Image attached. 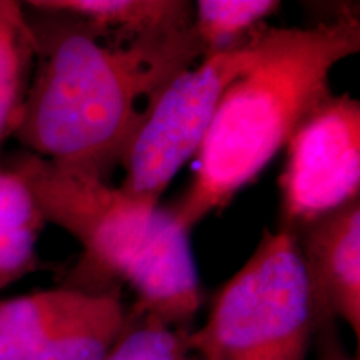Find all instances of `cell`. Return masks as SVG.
<instances>
[{
  "instance_id": "1",
  "label": "cell",
  "mask_w": 360,
  "mask_h": 360,
  "mask_svg": "<svg viewBox=\"0 0 360 360\" xmlns=\"http://www.w3.org/2000/svg\"><path fill=\"white\" fill-rule=\"evenodd\" d=\"M32 12L37 57L13 135L57 167L109 182L160 90L204 51L193 29L114 45L79 17Z\"/></svg>"
},
{
  "instance_id": "2",
  "label": "cell",
  "mask_w": 360,
  "mask_h": 360,
  "mask_svg": "<svg viewBox=\"0 0 360 360\" xmlns=\"http://www.w3.org/2000/svg\"><path fill=\"white\" fill-rule=\"evenodd\" d=\"M6 164L32 191L45 222L82 245L64 287L107 292L129 283L134 309L186 328L202 305V287L187 231L169 207L134 199L109 182L72 174L22 152Z\"/></svg>"
},
{
  "instance_id": "3",
  "label": "cell",
  "mask_w": 360,
  "mask_h": 360,
  "mask_svg": "<svg viewBox=\"0 0 360 360\" xmlns=\"http://www.w3.org/2000/svg\"><path fill=\"white\" fill-rule=\"evenodd\" d=\"M360 51L352 12L309 29H278L260 60L229 85L197 150L192 180L170 212L187 231L254 182L299 125L330 96V72Z\"/></svg>"
},
{
  "instance_id": "4",
  "label": "cell",
  "mask_w": 360,
  "mask_h": 360,
  "mask_svg": "<svg viewBox=\"0 0 360 360\" xmlns=\"http://www.w3.org/2000/svg\"><path fill=\"white\" fill-rule=\"evenodd\" d=\"M315 314L297 237L265 231L220 287L204 327L188 330L197 360H307Z\"/></svg>"
},
{
  "instance_id": "5",
  "label": "cell",
  "mask_w": 360,
  "mask_h": 360,
  "mask_svg": "<svg viewBox=\"0 0 360 360\" xmlns=\"http://www.w3.org/2000/svg\"><path fill=\"white\" fill-rule=\"evenodd\" d=\"M272 34L274 27L267 25L244 47L200 58L165 84L120 162V191L159 204L179 170L199 150L225 90L257 64Z\"/></svg>"
},
{
  "instance_id": "6",
  "label": "cell",
  "mask_w": 360,
  "mask_h": 360,
  "mask_svg": "<svg viewBox=\"0 0 360 360\" xmlns=\"http://www.w3.org/2000/svg\"><path fill=\"white\" fill-rule=\"evenodd\" d=\"M278 231H302L360 199V102L330 94L314 107L285 143Z\"/></svg>"
},
{
  "instance_id": "7",
  "label": "cell",
  "mask_w": 360,
  "mask_h": 360,
  "mask_svg": "<svg viewBox=\"0 0 360 360\" xmlns=\"http://www.w3.org/2000/svg\"><path fill=\"white\" fill-rule=\"evenodd\" d=\"M127 317L119 290L62 285L0 299V360H103Z\"/></svg>"
},
{
  "instance_id": "8",
  "label": "cell",
  "mask_w": 360,
  "mask_h": 360,
  "mask_svg": "<svg viewBox=\"0 0 360 360\" xmlns=\"http://www.w3.org/2000/svg\"><path fill=\"white\" fill-rule=\"evenodd\" d=\"M315 330L345 322L360 337V199L295 233Z\"/></svg>"
},
{
  "instance_id": "9",
  "label": "cell",
  "mask_w": 360,
  "mask_h": 360,
  "mask_svg": "<svg viewBox=\"0 0 360 360\" xmlns=\"http://www.w3.org/2000/svg\"><path fill=\"white\" fill-rule=\"evenodd\" d=\"M25 6L79 17L114 45L180 32L193 24V4L187 0H32Z\"/></svg>"
},
{
  "instance_id": "10",
  "label": "cell",
  "mask_w": 360,
  "mask_h": 360,
  "mask_svg": "<svg viewBox=\"0 0 360 360\" xmlns=\"http://www.w3.org/2000/svg\"><path fill=\"white\" fill-rule=\"evenodd\" d=\"M45 224L22 175L0 164V290L42 269L37 244Z\"/></svg>"
},
{
  "instance_id": "11",
  "label": "cell",
  "mask_w": 360,
  "mask_h": 360,
  "mask_svg": "<svg viewBox=\"0 0 360 360\" xmlns=\"http://www.w3.org/2000/svg\"><path fill=\"white\" fill-rule=\"evenodd\" d=\"M37 40L24 4L0 0V147L19 127Z\"/></svg>"
},
{
  "instance_id": "12",
  "label": "cell",
  "mask_w": 360,
  "mask_h": 360,
  "mask_svg": "<svg viewBox=\"0 0 360 360\" xmlns=\"http://www.w3.org/2000/svg\"><path fill=\"white\" fill-rule=\"evenodd\" d=\"M277 0H199L193 7V34L204 57L236 51L267 27L265 19L281 8Z\"/></svg>"
},
{
  "instance_id": "13",
  "label": "cell",
  "mask_w": 360,
  "mask_h": 360,
  "mask_svg": "<svg viewBox=\"0 0 360 360\" xmlns=\"http://www.w3.org/2000/svg\"><path fill=\"white\" fill-rule=\"evenodd\" d=\"M188 328H175L154 315L129 310L122 335L103 360H182Z\"/></svg>"
},
{
  "instance_id": "14",
  "label": "cell",
  "mask_w": 360,
  "mask_h": 360,
  "mask_svg": "<svg viewBox=\"0 0 360 360\" xmlns=\"http://www.w3.org/2000/svg\"><path fill=\"white\" fill-rule=\"evenodd\" d=\"M334 327L335 323H332V326L321 327L315 330L321 332V355H319V360H359L357 355L355 357L349 355L339 344Z\"/></svg>"
},
{
  "instance_id": "15",
  "label": "cell",
  "mask_w": 360,
  "mask_h": 360,
  "mask_svg": "<svg viewBox=\"0 0 360 360\" xmlns=\"http://www.w3.org/2000/svg\"><path fill=\"white\" fill-rule=\"evenodd\" d=\"M182 360H197L195 357H193V355L191 354V352H187V355H186V357H184Z\"/></svg>"
}]
</instances>
